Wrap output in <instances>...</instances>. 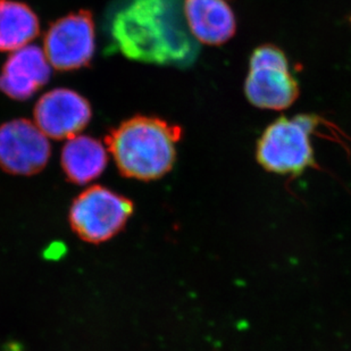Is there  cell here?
Listing matches in <instances>:
<instances>
[{"instance_id": "obj_1", "label": "cell", "mask_w": 351, "mask_h": 351, "mask_svg": "<svg viewBox=\"0 0 351 351\" xmlns=\"http://www.w3.org/2000/svg\"><path fill=\"white\" fill-rule=\"evenodd\" d=\"M110 34L126 57L146 63L189 66L198 55L183 0H128L112 17Z\"/></svg>"}, {"instance_id": "obj_2", "label": "cell", "mask_w": 351, "mask_h": 351, "mask_svg": "<svg viewBox=\"0 0 351 351\" xmlns=\"http://www.w3.org/2000/svg\"><path fill=\"white\" fill-rule=\"evenodd\" d=\"M181 136L179 126L157 117H134L114 129L106 143L123 176L153 181L173 169Z\"/></svg>"}, {"instance_id": "obj_3", "label": "cell", "mask_w": 351, "mask_h": 351, "mask_svg": "<svg viewBox=\"0 0 351 351\" xmlns=\"http://www.w3.org/2000/svg\"><path fill=\"white\" fill-rule=\"evenodd\" d=\"M322 122L321 117L312 114L274 121L257 143L256 158L259 165L281 176H299L316 167L311 138Z\"/></svg>"}, {"instance_id": "obj_4", "label": "cell", "mask_w": 351, "mask_h": 351, "mask_svg": "<svg viewBox=\"0 0 351 351\" xmlns=\"http://www.w3.org/2000/svg\"><path fill=\"white\" fill-rule=\"evenodd\" d=\"M129 198L103 186L80 193L71 206L69 219L73 232L88 243H103L121 232L133 214Z\"/></svg>"}, {"instance_id": "obj_5", "label": "cell", "mask_w": 351, "mask_h": 351, "mask_svg": "<svg viewBox=\"0 0 351 351\" xmlns=\"http://www.w3.org/2000/svg\"><path fill=\"white\" fill-rule=\"evenodd\" d=\"M245 93L252 105L262 110H285L295 103L299 96L298 82L283 50L274 45H263L254 50Z\"/></svg>"}, {"instance_id": "obj_6", "label": "cell", "mask_w": 351, "mask_h": 351, "mask_svg": "<svg viewBox=\"0 0 351 351\" xmlns=\"http://www.w3.org/2000/svg\"><path fill=\"white\" fill-rule=\"evenodd\" d=\"M96 49L93 14L79 10L53 22L43 39V53L57 71L79 70L89 65Z\"/></svg>"}, {"instance_id": "obj_7", "label": "cell", "mask_w": 351, "mask_h": 351, "mask_svg": "<svg viewBox=\"0 0 351 351\" xmlns=\"http://www.w3.org/2000/svg\"><path fill=\"white\" fill-rule=\"evenodd\" d=\"M48 136L29 119H12L0 125V169L13 176H34L49 160Z\"/></svg>"}, {"instance_id": "obj_8", "label": "cell", "mask_w": 351, "mask_h": 351, "mask_svg": "<svg viewBox=\"0 0 351 351\" xmlns=\"http://www.w3.org/2000/svg\"><path fill=\"white\" fill-rule=\"evenodd\" d=\"M34 123L45 136L69 140L77 136L93 117L89 101L77 91L65 88L50 90L40 97L34 110Z\"/></svg>"}, {"instance_id": "obj_9", "label": "cell", "mask_w": 351, "mask_h": 351, "mask_svg": "<svg viewBox=\"0 0 351 351\" xmlns=\"http://www.w3.org/2000/svg\"><path fill=\"white\" fill-rule=\"evenodd\" d=\"M51 66L43 50L34 45L10 53L0 73V91L10 99H30L46 86Z\"/></svg>"}, {"instance_id": "obj_10", "label": "cell", "mask_w": 351, "mask_h": 351, "mask_svg": "<svg viewBox=\"0 0 351 351\" xmlns=\"http://www.w3.org/2000/svg\"><path fill=\"white\" fill-rule=\"evenodd\" d=\"M183 10L190 32L199 43L219 46L235 34L237 20L226 0H183Z\"/></svg>"}, {"instance_id": "obj_11", "label": "cell", "mask_w": 351, "mask_h": 351, "mask_svg": "<svg viewBox=\"0 0 351 351\" xmlns=\"http://www.w3.org/2000/svg\"><path fill=\"white\" fill-rule=\"evenodd\" d=\"M107 162L106 148L93 136L77 134L66 140L62 149V169L71 182L80 186L98 179Z\"/></svg>"}, {"instance_id": "obj_12", "label": "cell", "mask_w": 351, "mask_h": 351, "mask_svg": "<svg viewBox=\"0 0 351 351\" xmlns=\"http://www.w3.org/2000/svg\"><path fill=\"white\" fill-rule=\"evenodd\" d=\"M39 32V19L30 6L15 0H0L1 53H14L27 46Z\"/></svg>"}]
</instances>
